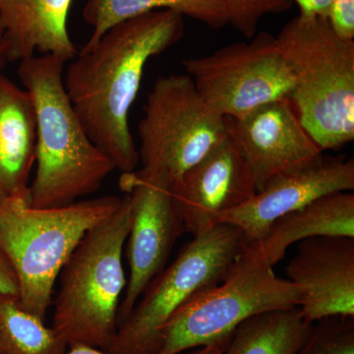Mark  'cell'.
<instances>
[{"label":"cell","instance_id":"6da1fadb","mask_svg":"<svg viewBox=\"0 0 354 354\" xmlns=\"http://www.w3.org/2000/svg\"><path fill=\"white\" fill-rule=\"evenodd\" d=\"M184 32V16L176 11L143 14L114 25L64 70L65 91L77 116L121 174L136 171L139 164L129 113L146 65L178 43Z\"/></svg>","mask_w":354,"mask_h":354},{"label":"cell","instance_id":"7a4b0ae2","mask_svg":"<svg viewBox=\"0 0 354 354\" xmlns=\"http://www.w3.org/2000/svg\"><path fill=\"white\" fill-rule=\"evenodd\" d=\"M18 75L36 111V172L30 184L35 208L67 206L94 194L115 169L88 137L64 84L66 62L53 55L21 60Z\"/></svg>","mask_w":354,"mask_h":354},{"label":"cell","instance_id":"3957f363","mask_svg":"<svg viewBox=\"0 0 354 354\" xmlns=\"http://www.w3.org/2000/svg\"><path fill=\"white\" fill-rule=\"evenodd\" d=\"M295 80L290 102L322 151L354 140V41L339 38L326 17L298 15L276 37Z\"/></svg>","mask_w":354,"mask_h":354},{"label":"cell","instance_id":"277c9868","mask_svg":"<svg viewBox=\"0 0 354 354\" xmlns=\"http://www.w3.org/2000/svg\"><path fill=\"white\" fill-rule=\"evenodd\" d=\"M130 225L131 209L124 195L113 215L88 230L62 268L53 329L68 348L106 351L111 346L127 283L122 255Z\"/></svg>","mask_w":354,"mask_h":354},{"label":"cell","instance_id":"5b68a950","mask_svg":"<svg viewBox=\"0 0 354 354\" xmlns=\"http://www.w3.org/2000/svg\"><path fill=\"white\" fill-rule=\"evenodd\" d=\"M121 199L104 196L35 208L27 200L0 198V247L12 265L28 311L46 320L65 263L88 230L113 215Z\"/></svg>","mask_w":354,"mask_h":354},{"label":"cell","instance_id":"8992f818","mask_svg":"<svg viewBox=\"0 0 354 354\" xmlns=\"http://www.w3.org/2000/svg\"><path fill=\"white\" fill-rule=\"evenodd\" d=\"M247 244L241 228L218 223L196 235L144 291L120 324L109 354H156L162 328L200 293L227 278Z\"/></svg>","mask_w":354,"mask_h":354},{"label":"cell","instance_id":"52a82bcc","mask_svg":"<svg viewBox=\"0 0 354 354\" xmlns=\"http://www.w3.org/2000/svg\"><path fill=\"white\" fill-rule=\"evenodd\" d=\"M139 176L172 188L227 138L225 118L205 104L188 75L160 77L138 127Z\"/></svg>","mask_w":354,"mask_h":354},{"label":"cell","instance_id":"ba28073f","mask_svg":"<svg viewBox=\"0 0 354 354\" xmlns=\"http://www.w3.org/2000/svg\"><path fill=\"white\" fill-rule=\"evenodd\" d=\"M300 302L297 286L279 278L270 266L241 254L223 283L193 297L169 318L156 354L227 344L235 330L251 317L299 307Z\"/></svg>","mask_w":354,"mask_h":354},{"label":"cell","instance_id":"9c48e42d","mask_svg":"<svg viewBox=\"0 0 354 354\" xmlns=\"http://www.w3.org/2000/svg\"><path fill=\"white\" fill-rule=\"evenodd\" d=\"M250 39L183 60L198 94L221 118H241L292 94L293 75L276 37L261 32Z\"/></svg>","mask_w":354,"mask_h":354},{"label":"cell","instance_id":"30bf717a","mask_svg":"<svg viewBox=\"0 0 354 354\" xmlns=\"http://www.w3.org/2000/svg\"><path fill=\"white\" fill-rule=\"evenodd\" d=\"M120 188L129 200L131 225L127 239L129 277L118 311V326L165 269L176 239L185 232L169 186L132 171L121 174Z\"/></svg>","mask_w":354,"mask_h":354},{"label":"cell","instance_id":"8fae6325","mask_svg":"<svg viewBox=\"0 0 354 354\" xmlns=\"http://www.w3.org/2000/svg\"><path fill=\"white\" fill-rule=\"evenodd\" d=\"M225 121L228 138L252 171L257 192L274 176L323 157V151L302 125L290 100L269 102Z\"/></svg>","mask_w":354,"mask_h":354},{"label":"cell","instance_id":"7c38bea8","mask_svg":"<svg viewBox=\"0 0 354 354\" xmlns=\"http://www.w3.org/2000/svg\"><path fill=\"white\" fill-rule=\"evenodd\" d=\"M185 232L196 236L257 193L250 167L228 137L171 188Z\"/></svg>","mask_w":354,"mask_h":354},{"label":"cell","instance_id":"4fadbf2b","mask_svg":"<svg viewBox=\"0 0 354 354\" xmlns=\"http://www.w3.org/2000/svg\"><path fill=\"white\" fill-rule=\"evenodd\" d=\"M353 189V158L323 155L313 164L274 176L249 201L218 216L216 225L228 223L241 228L247 243H251L281 216L330 193Z\"/></svg>","mask_w":354,"mask_h":354},{"label":"cell","instance_id":"5bb4252c","mask_svg":"<svg viewBox=\"0 0 354 354\" xmlns=\"http://www.w3.org/2000/svg\"><path fill=\"white\" fill-rule=\"evenodd\" d=\"M297 244L286 276L300 291L304 318L354 317V237L323 235Z\"/></svg>","mask_w":354,"mask_h":354},{"label":"cell","instance_id":"9a60e30c","mask_svg":"<svg viewBox=\"0 0 354 354\" xmlns=\"http://www.w3.org/2000/svg\"><path fill=\"white\" fill-rule=\"evenodd\" d=\"M72 3L73 0H0V29L9 62H21L36 53L71 62L78 53L67 27Z\"/></svg>","mask_w":354,"mask_h":354},{"label":"cell","instance_id":"2e32d148","mask_svg":"<svg viewBox=\"0 0 354 354\" xmlns=\"http://www.w3.org/2000/svg\"><path fill=\"white\" fill-rule=\"evenodd\" d=\"M354 237V195L335 192L281 216L258 241L247 243L242 255L274 267L292 244L311 237Z\"/></svg>","mask_w":354,"mask_h":354},{"label":"cell","instance_id":"e0dca14e","mask_svg":"<svg viewBox=\"0 0 354 354\" xmlns=\"http://www.w3.org/2000/svg\"><path fill=\"white\" fill-rule=\"evenodd\" d=\"M36 147V111L31 95L0 74V198L29 202Z\"/></svg>","mask_w":354,"mask_h":354},{"label":"cell","instance_id":"ac0fdd59","mask_svg":"<svg viewBox=\"0 0 354 354\" xmlns=\"http://www.w3.org/2000/svg\"><path fill=\"white\" fill-rule=\"evenodd\" d=\"M158 10L176 11L212 29L230 24L223 0H88L83 18L93 28V32L83 48L94 46L114 25Z\"/></svg>","mask_w":354,"mask_h":354},{"label":"cell","instance_id":"d6986e66","mask_svg":"<svg viewBox=\"0 0 354 354\" xmlns=\"http://www.w3.org/2000/svg\"><path fill=\"white\" fill-rule=\"evenodd\" d=\"M313 324L298 307L258 314L235 330L223 354H295Z\"/></svg>","mask_w":354,"mask_h":354},{"label":"cell","instance_id":"ffe728a7","mask_svg":"<svg viewBox=\"0 0 354 354\" xmlns=\"http://www.w3.org/2000/svg\"><path fill=\"white\" fill-rule=\"evenodd\" d=\"M68 346L18 295L0 293V354H64Z\"/></svg>","mask_w":354,"mask_h":354},{"label":"cell","instance_id":"44dd1931","mask_svg":"<svg viewBox=\"0 0 354 354\" xmlns=\"http://www.w3.org/2000/svg\"><path fill=\"white\" fill-rule=\"evenodd\" d=\"M295 354H354V317H329L314 323Z\"/></svg>","mask_w":354,"mask_h":354},{"label":"cell","instance_id":"7402d4cb","mask_svg":"<svg viewBox=\"0 0 354 354\" xmlns=\"http://www.w3.org/2000/svg\"><path fill=\"white\" fill-rule=\"evenodd\" d=\"M230 24L247 39L258 32L259 23L268 14L283 13L292 6L291 0H223Z\"/></svg>","mask_w":354,"mask_h":354},{"label":"cell","instance_id":"603a6c76","mask_svg":"<svg viewBox=\"0 0 354 354\" xmlns=\"http://www.w3.org/2000/svg\"><path fill=\"white\" fill-rule=\"evenodd\" d=\"M326 19L337 36L346 41H353L354 0H334Z\"/></svg>","mask_w":354,"mask_h":354},{"label":"cell","instance_id":"cb8c5ba5","mask_svg":"<svg viewBox=\"0 0 354 354\" xmlns=\"http://www.w3.org/2000/svg\"><path fill=\"white\" fill-rule=\"evenodd\" d=\"M0 293L18 295L19 286L10 261L0 247Z\"/></svg>","mask_w":354,"mask_h":354},{"label":"cell","instance_id":"d4e9b609","mask_svg":"<svg viewBox=\"0 0 354 354\" xmlns=\"http://www.w3.org/2000/svg\"><path fill=\"white\" fill-rule=\"evenodd\" d=\"M299 7L300 15L326 17L334 0H291Z\"/></svg>","mask_w":354,"mask_h":354},{"label":"cell","instance_id":"484cf974","mask_svg":"<svg viewBox=\"0 0 354 354\" xmlns=\"http://www.w3.org/2000/svg\"><path fill=\"white\" fill-rule=\"evenodd\" d=\"M64 354H109L102 349L88 346H74L67 349Z\"/></svg>","mask_w":354,"mask_h":354},{"label":"cell","instance_id":"4316f807","mask_svg":"<svg viewBox=\"0 0 354 354\" xmlns=\"http://www.w3.org/2000/svg\"><path fill=\"white\" fill-rule=\"evenodd\" d=\"M227 344H212L204 348L193 349L191 353L186 354H223Z\"/></svg>","mask_w":354,"mask_h":354},{"label":"cell","instance_id":"83f0119b","mask_svg":"<svg viewBox=\"0 0 354 354\" xmlns=\"http://www.w3.org/2000/svg\"><path fill=\"white\" fill-rule=\"evenodd\" d=\"M8 62V46H7L4 32L0 29V70L3 68L4 65Z\"/></svg>","mask_w":354,"mask_h":354}]
</instances>
